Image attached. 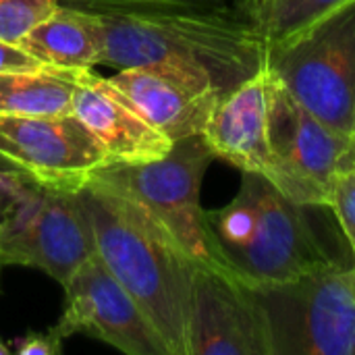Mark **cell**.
<instances>
[{
    "instance_id": "cell-7",
    "label": "cell",
    "mask_w": 355,
    "mask_h": 355,
    "mask_svg": "<svg viewBox=\"0 0 355 355\" xmlns=\"http://www.w3.org/2000/svg\"><path fill=\"white\" fill-rule=\"evenodd\" d=\"M96 241L77 191L31 185L0 231L4 266H29L64 285L92 256Z\"/></svg>"
},
{
    "instance_id": "cell-1",
    "label": "cell",
    "mask_w": 355,
    "mask_h": 355,
    "mask_svg": "<svg viewBox=\"0 0 355 355\" xmlns=\"http://www.w3.org/2000/svg\"><path fill=\"white\" fill-rule=\"evenodd\" d=\"M100 17L106 33L102 64L112 69L139 67L216 94L266 69L268 44L231 2Z\"/></svg>"
},
{
    "instance_id": "cell-23",
    "label": "cell",
    "mask_w": 355,
    "mask_h": 355,
    "mask_svg": "<svg viewBox=\"0 0 355 355\" xmlns=\"http://www.w3.org/2000/svg\"><path fill=\"white\" fill-rule=\"evenodd\" d=\"M44 67L48 64L25 52L19 44L0 40V71H33Z\"/></svg>"
},
{
    "instance_id": "cell-11",
    "label": "cell",
    "mask_w": 355,
    "mask_h": 355,
    "mask_svg": "<svg viewBox=\"0 0 355 355\" xmlns=\"http://www.w3.org/2000/svg\"><path fill=\"white\" fill-rule=\"evenodd\" d=\"M187 355H272L252 287L225 268H193Z\"/></svg>"
},
{
    "instance_id": "cell-17",
    "label": "cell",
    "mask_w": 355,
    "mask_h": 355,
    "mask_svg": "<svg viewBox=\"0 0 355 355\" xmlns=\"http://www.w3.org/2000/svg\"><path fill=\"white\" fill-rule=\"evenodd\" d=\"M343 2L345 0H252L243 12L270 46L302 31Z\"/></svg>"
},
{
    "instance_id": "cell-14",
    "label": "cell",
    "mask_w": 355,
    "mask_h": 355,
    "mask_svg": "<svg viewBox=\"0 0 355 355\" xmlns=\"http://www.w3.org/2000/svg\"><path fill=\"white\" fill-rule=\"evenodd\" d=\"M127 104L171 141L202 135L218 100L216 92H198L148 69H116L106 77Z\"/></svg>"
},
{
    "instance_id": "cell-28",
    "label": "cell",
    "mask_w": 355,
    "mask_h": 355,
    "mask_svg": "<svg viewBox=\"0 0 355 355\" xmlns=\"http://www.w3.org/2000/svg\"><path fill=\"white\" fill-rule=\"evenodd\" d=\"M352 355H355V341H354V349H352Z\"/></svg>"
},
{
    "instance_id": "cell-8",
    "label": "cell",
    "mask_w": 355,
    "mask_h": 355,
    "mask_svg": "<svg viewBox=\"0 0 355 355\" xmlns=\"http://www.w3.org/2000/svg\"><path fill=\"white\" fill-rule=\"evenodd\" d=\"M268 137L275 164L266 179L302 206L327 208L329 187L347 152L349 137L300 104L272 73Z\"/></svg>"
},
{
    "instance_id": "cell-18",
    "label": "cell",
    "mask_w": 355,
    "mask_h": 355,
    "mask_svg": "<svg viewBox=\"0 0 355 355\" xmlns=\"http://www.w3.org/2000/svg\"><path fill=\"white\" fill-rule=\"evenodd\" d=\"M58 6V0H0V40L19 44Z\"/></svg>"
},
{
    "instance_id": "cell-21",
    "label": "cell",
    "mask_w": 355,
    "mask_h": 355,
    "mask_svg": "<svg viewBox=\"0 0 355 355\" xmlns=\"http://www.w3.org/2000/svg\"><path fill=\"white\" fill-rule=\"evenodd\" d=\"M31 185H33V181L21 173H0V231H2L6 216L15 208V204L27 193V189ZM2 268H4V264L0 260V272H2Z\"/></svg>"
},
{
    "instance_id": "cell-3",
    "label": "cell",
    "mask_w": 355,
    "mask_h": 355,
    "mask_svg": "<svg viewBox=\"0 0 355 355\" xmlns=\"http://www.w3.org/2000/svg\"><path fill=\"white\" fill-rule=\"evenodd\" d=\"M302 206L258 173H241L235 198L206 210L212 256L248 287L295 279L331 258Z\"/></svg>"
},
{
    "instance_id": "cell-4",
    "label": "cell",
    "mask_w": 355,
    "mask_h": 355,
    "mask_svg": "<svg viewBox=\"0 0 355 355\" xmlns=\"http://www.w3.org/2000/svg\"><path fill=\"white\" fill-rule=\"evenodd\" d=\"M266 67L337 133H355V0L268 46Z\"/></svg>"
},
{
    "instance_id": "cell-6",
    "label": "cell",
    "mask_w": 355,
    "mask_h": 355,
    "mask_svg": "<svg viewBox=\"0 0 355 355\" xmlns=\"http://www.w3.org/2000/svg\"><path fill=\"white\" fill-rule=\"evenodd\" d=\"M214 158L204 137L193 135L175 141L173 150L158 160L106 164L94 179L137 202L196 264L218 266L200 202L202 181Z\"/></svg>"
},
{
    "instance_id": "cell-25",
    "label": "cell",
    "mask_w": 355,
    "mask_h": 355,
    "mask_svg": "<svg viewBox=\"0 0 355 355\" xmlns=\"http://www.w3.org/2000/svg\"><path fill=\"white\" fill-rule=\"evenodd\" d=\"M0 173H19V171H17V168L6 160V158H2V156H0ZM21 175H23V173H21Z\"/></svg>"
},
{
    "instance_id": "cell-5",
    "label": "cell",
    "mask_w": 355,
    "mask_h": 355,
    "mask_svg": "<svg viewBox=\"0 0 355 355\" xmlns=\"http://www.w3.org/2000/svg\"><path fill=\"white\" fill-rule=\"evenodd\" d=\"M272 355H352L355 264L333 260L283 283L252 287Z\"/></svg>"
},
{
    "instance_id": "cell-27",
    "label": "cell",
    "mask_w": 355,
    "mask_h": 355,
    "mask_svg": "<svg viewBox=\"0 0 355 355\" xmlns=\"http://www.w3.org/2000/svg\"><path fill=\"white\" fill-rule=\"evenodd\" d=\"M8 354H10V349H8V347H6V343L0 339V355H8Z\"/></svg>"
},
{
    "instance_id": "cell-20",
    "label": "cell",
    "mask_w": 355,
    "mask_h": 355,
    "mask_svg": "<svg viewBox=\"0 0 355 355\" xmlns=\"http://www.w3.org/2000/svg\"><path fill=\"white\" fill-rule=\"evenodd\" d=\"M64 6H75L100 15L110 12H141V10H160L175 6H191V4H214L227 0H58Z\"/></svg>"
},
{
    "instance_id": "cell-9",
    "label": "cell",
    "mask_w": 355,
    "mask_h": 355,
    "mask_svg": "<svg viewBox=\"0 0 355 355\" xmlns=\"http://www.w3.org/2000/svg\"><path fill=\"white\" fill-rule=\"evenodd\" d=\"M0 156L35 185L73 193L110 164L102 144L73 110L0 114Z\"/></svg>"
},
{
    "instance_id": "cell-10",
    "label": "cell",
    "mask_w": 355,
    "mask_h": 355,
    "mask_svg": "<svg viewBox=\"0 0 355 355\" xmlns=\"http://www.w3.org/2000/svg\"><path fill=\"white\" fill-rule=\"evenodd\" d=\"M62 287L64 310L54 329L64 339L81 333L127 355H168L141 308L98 254Z\"/></svg>"
},
{
    "instance_id": "cell-2",
    "label": "cell",
    "mask_w": 355,
    "mask_h": 355,
    "mask_svg": "<svg viewBox=\"0 0 355 355\" xmlns=\"http://www.w3.org/2000/svg\"><path fill=\"white\" fill-rule=\"evenodd\" d=\"M77 198L89 218L96 252L135 300L168 355H187L196 262L131 198L92 179Z\"/></svg>"
},
{
    "instance_id": "cell-22",
    "label": "cell",
    "mask_w": 355,
    "mask_h": 355,
    "mask_svg": "<svg viewBox=\"0 0 355 355\" xmlns=\"http://www.w3.org/2000/svg\"><path fill=\"white\" fill-rule=\"evenodd\" d=\"M64 337L52 327L44 333H27L25 337L17 339V354L19 355H60L62 354Z\"/></svg>"
},
{
    "instance_id": "cell-26",
    "label": "cell",
    "mask_w": 355,
    "mask_h": 355,
    "mask_svg": "<svg viewBox=\"0 0 355 355\" xmlns=\"http://www.w3.org/2000/svg\"><path fill=\"white\" fill-rule=\"evenodd\" d=\"M227 2H231V4H235L237 8H241V10H243V8H245V6H248L252 0H227Z\"/></svg>"
},
{
    "instance_id": "cell-13",
    "label": "cell",
    "mask_w": 355,
    "mask_h": 355,
    "mask_svg": "<svg viewBox=\"0 0 355 355\" xmlns=\"http://www.w3.org/2000/svg\"><path fill=\"white\" fill-rule=\"evenodd\" d=\"M71 110L87 125L110 164H144L166 156L175 141L144 121L127 100L92 69L77 71Z\"/></svg>"
},
{
    "instance_id": "cell-19",
    "label": "cell",
    "mask_w": 355,
    "mask_h": 355,
    "mask_svg": "<svg viewBox=\"0 0 355 355\" xmlns=\"http://www.w3.org/2000/svg\"><path fill=\"white\" fill-rule=\"evenodd\" d=\"M327 208L335 212L355 256V164L345 158L331 181Z\"/></svg>"
},
{
    "instance_id": "cell-15",
    "label": "cell",
    "mask_w": 355,
    "mask_h": 355,
    "mask_svg": "<svg viewBox=\"0 0 355 355\" xmlns=\"http://www.w3.org/2000/svg\"><path fill=\"white\" fill-rule=\"evenodd\" d=\"M19 46L48 67L89 71L104 62V23L98 12L60 4L19 40Z\"/></svg>"
},
{
    "instance_id": "cell-24",
    "label": "cell",
    "mask_w": 355,
    "mask_h": 355,
    "mask_svg": "<svg viewBox=\"0 0 355 355\" xmlns=\"http://www.w3.org/2000/svg\"><path fill=\"white\" fill-rule=\"evenodd\" d=\"M345 160H349V162H354L355 164V133L349 137V144H347V152H345V156H343Z\"/></svg>"
},
{
    "instance_id": "cell-16",
    "label": "cell",
    "mask_w": 355,
    "mask_h": 355,
    "mask_svg": "<svg viewBox=\"0 0 355 355\" xmlns=\"http://www.w3.org/2000/svg\"><path fill=\"white\" fill-rule=\"evenodd\" d=\"M77 71H0V114L71 112Z\"/></svg>"
},
{
    "instance_id": "cell-12",
    "label": "cell",
    "mask_w": 355,
    "mask_h": 355,
    "mask_svg": "<svg viewBox=\"0 0 355 355\" xmlns=\"http://www.w3.org/2000/svg\"><path fill=\"white\" fill-rule=\"evenodd\" d=\"M268 108L270 71L266 67L218 96L202 137L216 158L241 173L268 177L275 164L268 137Z\"/></svg>"
}]
</instances>
